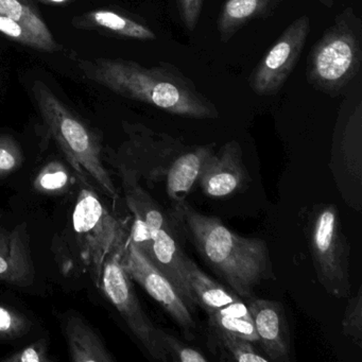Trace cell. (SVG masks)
<instances>
[{
	"label": "cell",
	"mask_w": 362,
	"mask_h": 362,
	"mask_svg": "<svg viewBox=\"0 0 362 362\" xmlns=\"http://www.w3.org/2000/svg\"><path fill=\"white\" fill-rule=\"evenodd\" d=\"M64 334L71 361H115L103 341L80 315H71L65 319Z\"/></svg>",
	"instance_id": "19"
},
{
	"label": "cell",
	"mask_w": 362,
	"mask_h": 362,
	"mask_svg": "<svg viewBox=\"0 0 362 362\" xmlns=\"http://www.w3.org/2000/svg\"><path fill=\"white\" fill-rule=\"evenodd\" d=\"M307 238L320 284L330 296L347 298L351 293L349 243L336 205L313 207L307 222Z\"/></svg>",
	"instance_id": "6"
},
{
	"label": "cell",
	"mask_w": 362,
	"mask_h": 362,
	"mask_svg": "<svg viewBox=\"0 0 362 362\" xmlns=\"http://www.w3.org/2000/svg\"><path fill=\"white\" fill-rule=\"evenodd\" d=\"M361 63V18L347 7L311 48L307 57V81L317 92L337 98L357 79Z\"/></svg>",
	"instance_id": "3"
},
{
	"label": "cell",
	"mask_w": 362,
	"mask_h": 362,
	"mask_svg": "<svg viewBox=\"0 0 362 362\" xmlns=\"http://www.w3.org/2000/svg\"><path fill=\"white\" fill-rule=\"evenodd\" d=\"M343 334L362 346V287L347 302L342 320Z\"/></svg>",
	"instance_id": "25"
},
{
	"label": "cell",
	"mask_w": 362,
	"mask_h": 362,
	"mask_svg": "<svg viewBox=\"0 0 362 362\" xmlns=\"http://www.w3.org/2000/svg\"><path fill=\"white\" fill-rule=\"evenodd\" d=\"M283 0H226L217 20V30L223 43L241 28L257 20L270 18Z\"/></svg>",
	"instance_id": "17"
},
{
	"label": "cell",
	"mask_w": 362,
	"mask_h": 362,
	"mask_svg": "<svg viewBox=\"0 0 362 362\" xmlns=\"http://www.w3.org/2000/svg\"><path fill=\"white\" fill-rule=\"evenodd\" d=\"M31 92L46 127L71 166L81 175L88 173L109 198L117 200V188L103 164V146L94 131L41 80L33 82Z\"/></svg>",
	"instance_id": "4"
},
{
	"label": "cell",
	"mask_w": 362,
	"mask_h": 362,
	"mask_svg": "<svg viewBox=\"0 0 362 362\" xmlns=\"http://www.w3.org/2000/svg\"><path fill=\"white\" fill-rule=\"evenodd\" d=\"M209 329L221 330L236 334L251 342H258L257 332L251 315H234L226 313L209 315Z\"/></svg>",
	"instance_id": "24"
},
{
	"label": "cell",
	"mask_w": 362,
	"mask_h": 362,
	"mask_svg": "<svg viewBox=\"0 0 362 362\" xmlns=\"http://www.w3.org/2000/svg\"><path fill=\"white\" fill-rule=\"evenodd\" d=\"M35 277L28 226L24 223L8 230L0 224V281L29 287Z\"/></svg>",
	"instance_id": "15"
},
{
	"label": "cell",
	"mask_w": 362,
	"mask_h": 362,
	"mask_svg": "<svg viewBox=\"0 0 362 362\" xmlns=\"http://www.w3.org/2000/svg\"><path fill=\"white\" fill-rule=\"evenodd\" d=\"M160 338L163 349L166 351L168 360L181 362L207 361V358L205 357L202 351H198L194 347L187 346L179 339L171 336L163 329H160Z\"/></svg>",
	"instance_id": "28"
},
{
	"label": "cell",
	"mask_w": 362,
	"mask_h": 362,
	"mask_svg": "<svg viewBox=\"0 0 362 362\" xmlns=\"http://www.w3.org/2000/svg\"><path fill=\"white\" fill-rule=\"evenodd\" d=\"M170 213L203 260L241 298H253L258 286L274 281L266 241L240 236L219 218L199 213L186 201L175 204Z\"/></svg>",
	"instance_id": "2"
},
{
	"label": "cell",
	"mask_w": 362,
	"mask_h": 362,
	"mask_svg": "<svg viewBox=\"0 0 362 362\" xmlns=\"http://www.w3.org/2000/svg\"><path fill=\"white\" fill-rule=\"evenodd\" d=\"M0 33L9 37V39L13 40V41L18 42V43L22 44V45L33 48V49L52 52L49 46L44 43L35 33L25 28L20 23L3 16H0Z\"/></svg>",
	"instance_id": "27"
},
{
	"label": "cell",
	"mask_w": 362,
	"mask_h": 362,
	"mask_svg": "<svg viewBox=\"0 0 362 362\" xmlns=\"http://www.w3.org/2000/svg\"><path fill=\"white\" fill-rule=\"evenodd\" d=\"M184 269L194 304L200 306L207 315L218 313L228 305L243 300L233 290H228L205 274L196 262L187 256L184 259Z\"/></svg>",
	"instance_id": "18"
},
{
	"label": "cell",
	"mask_w": 362,
	"mask_h": 362,
	"mask_svg": "<svg viewBox=\"0 0 362 362\" xmlns=\"http://www.w3.org/2000/svg\"><path fill=\"white\" fill-rule=\"evenodd\" d=\"M42 3L54 4V5H63V4H69L73 0H40Z\"/></svg>",
	"instance_id": "32"
},
{
	"label": "cell",
	"mask_w": 362,
	"mask_h": 362,
	"mask_svg": "<svg viewBox=\"0 0 362 362\" xmlns=\"http://www.w3.org/2000/svg\"><path fill=\"white\" fill-rule=\"evenodd\" d=\"M73 25L78 29L105 31L122 39L137 41H156L158 39L156 33L147 25L111 10L88 12L74 18Z\"/></svg>",
	"instance_id": "20"
},
{
	"label": "cell",
	"mask_w": 362,
	"mask_h": 362,
	"mask_svg": "<svg viewBox=\"0 0 362 362\" xmlns=\"http://www.w3.org/2000/svg\"><path fill=\"white\" fill-rule=\"evenodd\" d=\"M3 362H50L52 359L48 357L47 344L44 339L31 343L28 346L1 358Z\"/></svg>",
	"instance_id": "30"
},
{
	"label": "cell",
	"mask_w": 362,
	"mask_h": 362,
	"mask_svg": "<svg viewBox=\"0 0 362 362\" xmlns=\"http://www.w3.org/2000/svg\"><path fill=\"white\" fill-rule=\"evenodd\" d=\"M122 264L131 279L137 281L186 334L194 336L196 321L183 296L129 237L122 252Z\"/></svg>",
	"instance_id": "12"
},
{
	"label": "cell",
	"mask_w": 362,
	"mask_h": 362,
	"mask_svg": "<svg viewBox=\"0 0 362 362\" xmlns=\"http://www.w3.org/2000/svg\"><path fill=\"white\" fill-rule=\"evenodd\" d=\"M319 1L324 6V7L328 8V9L332 8L334 4V0H319Z\"/></svg>",
	"instance_id": "33"
},
{
	"label": "cell",
	"mask_w": 362,
	"mask_h": 362,
	"mask_svg": "<svg viewBox=\"0 0 362 362\" xmlns=\"http://www.w3.org/2000/svg\"><path fill=\"white\" fill-rule=\"evenodd\" d=\"M24 154L20 143L9 134H0V177H8L22 167Z\"/></svg>",
	"instance_id": "26"
},
{
	"label": "cell",
	"mask_w": 362,
	"mask_h": 362,
	"mask_svg": "<svg viewBox=\"0 0 362 362\" xmlns=\"http://www.w3.org/2000/svg\"><path fill=\"white\" fill-rule=\"evenodd\" d=\"M31 322L21 313L0 304V338L16 339L30 330Z\"/></svg>",
	"instance_id": "29"
},
{
	"label": "cell",
	"mask_w": 362,
	"mask_h": 362,
	"mask_svg": "<svg viewBox=\"0 0 362 362\" xmlns=\"http://www.w3.org/2000/svg\"><path fill=\"white\" fill-rule=\"evenodd\" d=\"M122 252L114 254L105 260L99 279L101 289L148 354L158 361H168L160 342V328L156 327L144 311L132 279L122 267Z\"/></svg>",
	"instance_id": "10"
},
{
	"label": "cell",
	"mask_w": 362,
	"mask_h": 362,
	"mask_svg": "<svg viewBox=\"0 0 362 362\" xmlns=\"http://www.w3.org/2000/svg\"><path fill=\"white\" fill-rule=\"evenodd\" d=\"M0 16L20 23L47 44L52 52L62 50L39 12L26 0H0Z\"/></svg>",
	"instance_id": "21"
},
{
	"label": "cell",
	"mask_w": 362,
	"mask_h": 362,
	"mask_svg": "<svg viewBox=\"0 0 362 362\" xmlns=\"http://www.w3.org/2000/svg\"><path fill=\"white\" fill-rule=\"evenodd\" d=\"M86 79L124 98L139 101L167 113L190 119H217L213 101L199 92L196 84L170 63L146 67L124 59L77 60Z\"/></svg>",
	"instance_id": "1"
},
{
	"label": "cell",
	"mask_w": 362,
	"mask_h": 362,
	"mask_svg": "<svg viewBox=\"0 0 362 362\" xmlns=\"http://www.w3.org/2000/svg\"><path fill=\"white\" fill-rule=\"evenodd\" d=\"M71 222L80 255L99 281L105 260L124 252L129 235L122 222L88 187L82 188L78 196Z\"/></svg>",
	"instance_id": "8"
},
{
	"label": "cell",
	"mask_w": 362,
	"mask_h": 362,
	"mask_svg": "<svg viewBox=\"0 0 362 362\" xmlns=\"http://www.w3.org/2000/svg\"><path fill=\"white\" fill-rule=\"evenodd\" d=\"M71 177L66 167L59 162L52 160L47 163L35 177L33 186L40 194H61L69 189Z\"/></svg>",
	"instance_id": "23"
},
{
	"label": "cell",
	"mask_w": 362,
	"mask_h": 362,
	"mask_svg": "<svg viewBox=\"0 0 362 362\" xmlns=\"http://www.w3.org/2000/svg\"><path fill=\"white\" fill-rule=\"evenodd\" d=\"M251 341L221 330L211 329V344L219 347L222 359L239 362H268L269 359L256 351Z\"/></svg>",
	"instance_id": "22"
},
{
	"label": "cell",
	"mask_w": 362,
	"mask_h": 362,
	"mask_svg": "<svg viewBox=\"0 0 362 362\" xmlns=\"http://www.w3.org/2000/svg\"><path fill=\"white\" fill-rule=\"evenodd\" d=\"M249 183L243 148L237 141L224 144L207 158L198 182L203 192L211 198H226L238 194Z\"/></svg>",
	"instance_id": "13"
},
{
	"label": "cell",
	"mask_w": 362,
	"mask_h": 362,
	"mask_svg": "<svg viewBox=\"0 0 362 362\" xmlns=\"http://www.w3.org/2000/svg\"><path fill=\"white\" fill-rule=\"evenodd\" d=\"M204 0H177L180 18L186 30L192 33L198 26Z\"/></svg>",
	"instance_id": "31"
},
{
	"label": "cell",
	"mask_w": 362,
	"mask_h": 362,
	"mask_svg": "<svg viewBox=\"0 0 362 362\" xmlns=\"http://www.w3.org/2000/svg\"><path fill=\"white\" fill-rule=\"evenodd\" d=\"M310 30V18L302 16L279 35L250 76V88L257 96H274L283 88L302 56Z\"/></svg>",
	"instance_id": "11"
},
{
	"label": "cell",
	"mask_w": 362,
	"mask_h": 362,
	"mask_svg": "<svg viewBox=\"0 0 362 362\" xmlns=\"http://www.w3.org/2000/svg\"><path fill=\"white\" fill-rule=\"evenodd\" d=\"M247 306L257 332L258 342L262 344L269 361L289 362L291 338L283 305L277 300L253 296L247 298Z\"/></svg>",
	"instance_id": "14"
},
{
	"label": "cell",
	"mask_w": 362,
	"mask_h": 362,
	"mask_svg": "<svg viewBox=\"0 0 362 362\" xmlns=\"http://www.w3.org/2000/svg\"><path fill=\"white\" fill-rule=\"evenodd\" d=\"M342 101L332 134L329 168L344 202L362 207V98L360 82Z\"/></svg>",
	"instance_id": "7"
},
{
	"label": "cell",
	"mask_w": 362,
	"mask_h": 362,
	"mask_svg": "<svg viewBox=\"0 0 362 362\" xmlns=\"http://www.w3.org/2000/svg\"><path fill=\"white\" fill-rule=\"evenodd\" d=\"M124 198L134 219L145 222L151 237L148 257L166 275L183 296L190 310L196 308L194 298L186 281L184 259L186 254L180 243V228L170 211L160 206L151 194L144 189L139 180L126 171L118 170Z\"/></svg>",
	"instance_id": "5"
},
{
	"label": "cell",
	"mask_w": 362,
	"mask_h": 362,
	"mask_svg": "<svg viewBox=\"0 0 362 362\" xmlns=\"http://www.w3.org/2000/svg\"><path fill=\"white\" fill-rule=\"evenodd\" d=\"M126 139L114 151L110 160L116 170H122L135 179L150 184L164 181L175 158L188 146L182 139L156 132L145 124L122 122Z\"/></svg>",
	"instance_id": "9"
},
{
	"label": "cell",
	"mask_w": 362,
	"mask_h": 362,
	"mask_svg": "<svg viewBox=\"0 0 362 362\" xmlns=\"http://www.w3.org/2000/svg\"><path fill=\"white\" fill-rule=\"evenodd\" d=\"M215 151V144L187 147L177 156L167 170L166 192L175 204L185 202L202 173L203 165Z\"/></svg>",
	"instance_id": "16"
}]
</instances>
